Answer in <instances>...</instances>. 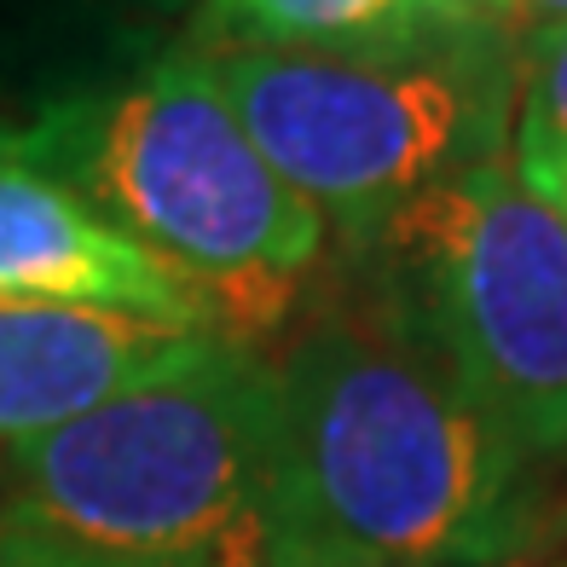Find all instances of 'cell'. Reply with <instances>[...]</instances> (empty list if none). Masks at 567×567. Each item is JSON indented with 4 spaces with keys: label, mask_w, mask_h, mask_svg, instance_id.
<instances>
[{
    "label": "cell",
    "mask_w": 567,
    "mask_h": 567,
    "mask_svg": "<svg viewBox=\"0 0 567 567\" xmlns=\"http://www.w3.org/2000/svg\"><path fill=\"white\" fill-rule=\"evenodd\" d=\"M475 7L515 47H533V41L567 30V0H475Z\"/></svg>",
    "instance_id": "7c38bea8"
},
{
    "label": "cell",
    "mask_w": 567,
    "mask_h": 567,
    "mask_svg": "<svg viewBox=\"0 0 567 567\" xmlns=\"http://www.w3.org/2000/svg\"><path fill=\"white\" fill-rule=\"evenodd\" d=\"M0 296L209 324L203 301L134 231L35 163H0Z\"/></svg>",
    "instance_id": "52a82bcc"
},
{
    "label": "cell",
    "mask_w": 567,
    "mask_h": 567,
    "mask_svg": "<svg viewBox=\"0 0 567 567\" xmlns=\"http://www.w3.org/2000/svg\"><path fill=\"white\" fill-rule=\"evenodd\" d=\"M30 157V122L0 116V163H23Z\"/></svg>",
    "instance_id": "4fadbf2b"
},
{
    "label": "cell",
    "mask_w": 567,
    "mask_h": 567,
    "mask_svg": "<svg viewBox=\"0 0 567 567\" xmlns=\"http://www.w3.org/2000/svg\"><path fill=\"white\" fill-rule=\"evenodd\" d=\"M561 209H567V192H561Z\"/></svg>",
    "instance_id": "9a60e30c"
},
{
    "label": "cell",
    "mask_w": 567,
    "mask_h": 567,
    "mask_svg": "<svg viewBox=\"0 0 567 567\" xmlns=\"http://www.w3.org/2000/svg\"><path fill=\"white\" fill-rule=\"evenodd\" d=\"M261 157L365 255L441 179L504 157L522 47L493 23L365 53H203Z\"/></svg>",
    "instance_id": "277c9868"
},
{
    "label": "cell",
    "mask_w": 567,
    "mask_h": 567,
    "mask_svg": "<svg viewBox=\"0 0 567 567\" xmlns=\"http://www.w3.org/2000/svg\"><path fill=\"white\" fill-rule=\"evenodd\" d=\"M209 342H220L209 324L0 296V441H30L127 389H145L192 365Z\"/></svg>",
    "instance_id": "8992f818"
},
{
    "label": "cell",
    "mask_w": 567,
    "mask_h": 567,
    "mask_svg": "<svg viewBox=\"0 0 567 567\" xmlns=\"http://www.w3.org/2000/svg\"><path fill=\"white\" fill-rule=\"evenodd\" d=\"M122 12H145V0H0V64L12 70H59V99L93 93L87 41L93 30L122 23ZM53 99V105H59Z\"/></svg>",
    "instance_id": "9c48e42d"
},
{
    "label": "cell",
    "mask_w": 567,
    "mask_h": 567,
    "mask_svg": "<svg viewBox=\"0 0 567 567\" xmlns=\"http://www.w3.org/2000/svg\"><path fill=\"white\" fill-rule=\"evenodd\" d=\"M486 23L475 0H197V53L267 47V53H365Z\"/></svg>",
    "instance_id": "ba28073f"
},
{
    "label": "cell",
    "mask_w": 567,
    "mask_h": 567,
    "mask_svg": "<svg viewBox=\"0 0 567 567\" xmlns=\"http://www.w3.org/2000/svg\"><path fill=\"white\" fill-rule=\"evenodd\" d=\"M515 174L561 203L567 192V30L522 47V99H515Z\"/></svg>",
    "instance_id": "30bf717a"
},
{
    "label": "cell",
    "mask_w": 567,
    "mask_h": 567,
    "mask_svg": "<svg viewBox=\"0 0 567 567\" xmlns=\"http://www.w3.org/2000/svg\"><path fill=\"white\" fill-rule=\"evenodd\" d=\"M278 377L284 567H498L533 457L377 301L301 330Z\"/></svg>",
    "instance_id": "6da1fadb"
},
{
    "label": "cell",
    "mask_w": 567,
    "mask_h": 567,
    "mask_svg": "<svg viewBox=\"0 0 567 567\" xmlns=\"http://www.w3.org/2000/svg\"><path fill=\"white\" fill-rule=\"evenodd\" d=\"M23 163L70 179L134 231L231 342L290 319L330 238L244 134L197 47H168L105 87L41 105Z\"/></svg>",
    "instance_id": "7a4b0ae2"
},
{
    "label": "cell",
    "mask_w": 567,
    "mask_h": 567,
    "mask_svg": "<svg viewBox=\"0 0 567 567\" xmlns=\"http://www.w3.org/2000/svg\"><path fill=\"white\" fill-rule=\"evenodd\" d=\"M0 567H122V561H105V556H87L53 538L47 527H35L23 509H0Z\"/></svg>",
    "instance_id": "8fae6325"
},
{
    "label": "cell",
    "mask_w": 567,
    "mask_h": 567,
    "mask_svg": "<svg viewBox=\"0 0 567 567\" xmlns=\"http://www.w3.org/2000/svg\"><path fill=\"white\" fill-rule=\"evenodd\" d=\"M186 7H197V0H145V12H186Z\"/></svg>",
    "instance_id": "5bb4252c"
},
{
    "label": "cell",
    "mask_w": 567,
    "mask_h": 567,
    "mask_svg": "<svg viewBox=\"0 0 567 567\" xmlns=\"http://www.w3.org/2000/svg\"><path fill=\"white\" fill-rule=\"evenodd\" d=\"M12 509L122 567H284L278 377L209 342L145 389L7 446Z\"/></svg>",
    "instance_id": "3957f363"
},
{
    "label": "cell",
    "mask_w": 567,
    "mask_h": 567,
    "mask_svg": "<svg viewBox=\"0 0 567 567\" xmlns=\"http://www.w3.org/2000/svg\"><path fill=\"white\" fill-rule=\"evenodd\" d=\"M371 301L527 457L567 452V209L509 157L475 163L359 255Z\"/></svg>",
    "instance_id": "5b68a950"
}]
</instances>
